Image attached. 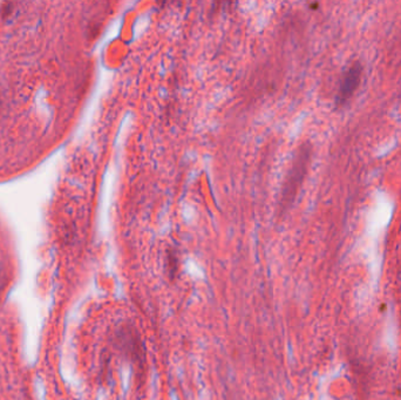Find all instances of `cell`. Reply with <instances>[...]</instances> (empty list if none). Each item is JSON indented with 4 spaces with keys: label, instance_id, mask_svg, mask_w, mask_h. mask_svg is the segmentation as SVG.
Wrapping results in <instances>:
<instances>
[{
    "label": "cell",
    "instance_id": "cell-1",
    "mask_svg": "<svg viewBox=\"0 0 401 400\" xmlns=\"http://www.w3.org/2000/svg\"><path fill=\"white\" fill-rule=\"evenodd\" d=\"M361 72H362V67L358 61L352 64V66L347 69L344 78H342V80L340 82V87H339V92L337 97V102L339 105L345 104V102L353 96L355 89L358 88L359 84H360Z\"/></svg>",
    "mask_w": 401,
    "mask_h": 400
}]
</instances>
